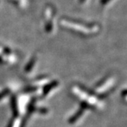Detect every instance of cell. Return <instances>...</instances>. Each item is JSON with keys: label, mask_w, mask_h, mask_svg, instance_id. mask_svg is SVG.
Instances as JSON below:
<instances>
[]
</instances>
